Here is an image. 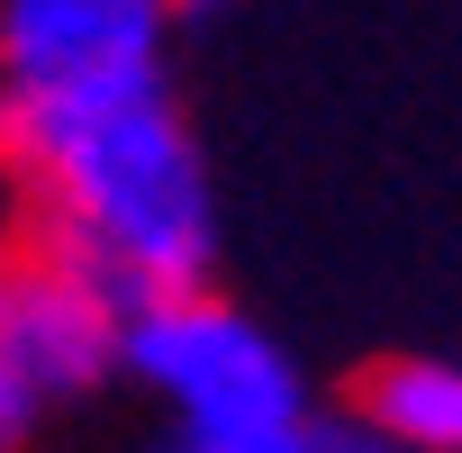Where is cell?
<instances>
[{
    "label": "cell",
    "mask_w": 462,
    "mask_h": 453,
    "mask_svg": "<svg viewBox=\"0 0 462 453\" xmlns=\"http://www.w3.org/2000/svg\"><path fill=\"white\" fill-rule=\"evenodd\" d=\"M0 154L37 181L46 236L127 300L199 291L217 273V181L190 118L172 109V82L28 118L0 136Z\"/></svg>",
    "instance_id": "cell-1"
},
{
    "label": "cell",
    "mask_w": 462,
    "mask_h": 453,
    "mask_svg": "<svg viewBox=\"0 0 462 453\" xmlns=\"http://www.w3.org/2000/svg\"><path fill=\"white\" fill-rule=\"evenodd\" d=\"M118 381L163 399L172 426H282V417H318L309 408V372L273 345V327H254L236 300H217V282L136 300L127 309Z\"/></svg>",
    "instance_id": "cell-2"
},
{
    "label": "cell",
    "mask_w": 462,
    "mask_h": 453,
    "mask_svg": "<svg viewBox=\"0 0 462 453\" xmlns=\"http://www.w3.org/2000/svg\"><path fill=\"white\" fill-rule=\"evenodd\" d=\"M190 0H0V136L172 82V28Z\"/></svg>",
    "instance_id": "cell-3"
},
{
    "label": "cell",
    "mask_w": 462,
    "mask_h": 453,
    "mask_svg": "<svg viewBox=\"0 0 462 453\" xmlns=\"http://www.w3.org/2000/svg\"><path fill=\"white\" fill-rule=\"evenodd\" d=\"M127 291L100 282L82 254H64L55 236L0 282V354H10L55 408L64 399H91L118 381V354H127Z\"/></svg>",
    "instance_id": "cell-4"
},
{
    "label": "cell",
    "mask_w": 462,
    "mask_h": 453,
    "mask_svg": "<svg viewBox=\"0 0 462 453\" xmlns=\"http://www.w3.org/2000/svg\"><path fill=\"white\" fill-rule=\"evenodd\" d=\"M354 399L399 426L417 453H462V363H435V354H390L354 381Z\"/></svg>",
    "instance_id": "cell-5"
},
{
    "label": "cell",
    "mask_w": 462,
    "mask_h": 453,
    "mask_svg": "<svg viewBox=\"0 0 462 453\" xmlns=\"http://www.w3.org/2000/svg\"><path fill=\"white\" fill-rule=\"evenodd\" d=\"M154 453H318V417H282V426H172Z\"/></svg>",
    "instance_id": "cell-6"
},
{
    "label": "cell",
    "mask_w": 462,
    "mask_h": 453,
    "mask_svg": "<svg viewBox=\"0 0 462 453\" xmlns=\"http://www.w3.org/2000/svg\"><path fill=\"white\" fill-rule=\"evenodd\" d=\"M46 245V208H37V181L0 154V282H10L28 254Z\"/></svg>",
    "instance_id": "cell-7"
},
{
    "label": "cell",
    "mask_w": 462,
    "mask_h": 453,
    "mask_svg": "<svg viewBox=\"0 0 462 453\" xmlns=\"http://www.w3.org/2000/svg\"><path fill=\"white\" fill-rule=\"evenodd\" d=\"M46 417H55V399H46L10 354H0V453H28V435H37Z\"/></svg>",
    "instance_id": "cell-8"
},
{
    "label": "cell",
    "mask_w": 462,
    "mask_h": 453,
    "mask_svg": "<svg viewBox=\"0 0 462 453\" xmlns=\"http://www.w3.org/2000/svg\"><path fill=\"white\" fill-rule=\"evenodd\" d=\"M318 453H417L399 426H381L363 399L354 408H336V417H318Z\"/></svg>",
    "instance_id": "cell-9"
}]
</instances>
